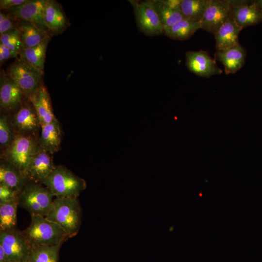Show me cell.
Masks as SVG:
<instances>
[{"instance_id":"83f0119b","label":"cell","mask_w":262,"mask_h":262,"mask_svg":"<svg viewBox=\"0 0 262 262\" xmlns=\"http://www.w3.org/2000/svg\"><path fill=\"white\" fill-rule=\"evenodd\" d=\"M209 0H181L180 10L186 18L200 22Z\"/></svg>"},{"instance_id":"484cf974","label":"cell","mask_w":262,"mask_h":262,"mask_svg":"<svg viewBox=\"0 0 262 262\" xmlns=\"http://www.w3.org/2000/svg\"><path fill=\"white\" fill-rule=\"evenodd\" d=\"M18 198L0 202V230L16 228Z\"/></svg>"},{"instance_id":"1f68e13d","label":"cell","mask_w":262,"mask_h":262,"mask_svg":"<svg viewBox=\"0 0 262 262\" xmlns=\"http://www.w3.org/2000/svg\"><path fill=\"white\" fill-rule=\"evenodd\" d=\"M16 29L13 22L12 18L9 16L1 12L0 13V35Z\"/></svg>"},{"instance_id":"2e32d148","label":"cell","mask_w":262,"mask_h":262,"mask_svg":"<svg viewBox=\"0 0 262 262\" xmlns=\"http://www.w3.org/2000/svg\"><path fill=\"white\" fill-rule=\"evenodd\" d=\"M23 93L16 84L1 72L0 85V106L4 111H10L18 106Z\"/></svg>"},{"instance_id":"5bb4252c","label":"cell","mask_w":262,"mask_h":262,"mask_svg":"<svg viewBox=\"0 0 262 262\" xmlns=\"http://www.w3.org/2000/svg\"><path fill=\"white\" fill-rule=\"evenodd\" d=\"M13 124L20 134L29 136L35 133L41 127L39 117L30 101L20 107L14 116Z\"/></svg>"},{"instance_id":"30bf717a","label":"cell","mask_w":262,"mask_h":262,"mask_svg":"<svg viewBox=\"0 0 262 262\" xmlns=\"http://www.w3.org/2000/svg\"><path fill=\"white\" fill-rule=\"evenodd\" d=\"M230 14L242 29L262 21V11L254 1L230 0Z\"/></svg>"},{"instance_id":"cb8c5ba5","label":"cell","mask_w":262,"mask_h":262,"mask_svg":"<svg viewBox=\"0 0 262 262\" xmlns=\"http://www.w3.org/2000/svg\"><path fill=\"white\" fill-rule=\"evenodd\" d=\"M23 48L35 46L41 43L49 35L44 28L27 22L21 24L18 28Z\"/></svg>"},{"instance_id":"9c48e42d","label":"cell","mask_w":262,"mask_h":262,"mask_svg":"<svg viewBox=\"0 0 262 262\" xmlns=\"http://www.w3.org/2000/svg\"><path fill=\"white\" fill-rule=\"evenodd\" d=\"M230 0H209L201 29L214 34L230 15Z\"/></svg>"},{"instance_id":"7a4b0ae2","label":"cell","mask_w":262,"mask_h":262,"mask_svg":"<svg viewBox=\"0 0 262 262\" xmlns=\"http://www.w3.org/2000/svg\"><path fill=\"white\" fill-rule=\"evenodd\" d=\"M46 217L59 225L69 238L76 236L80 229L82 218L78 198L56 197Z\"/></svg>"},{"instance_id":"8992f818","label":"cell","mask_w":262,"mask_h":262,"mask_svg":"<svg viewBox=\"0 0 262 262\" xmlns=\"http://www.w3.org/2000/svg\"><path fill=\"white\" fill-rule=\"evenodd\" d=\"M43 74L20 57L9 66L7 75L29 97L41 86Z\"/></svg>"},{"instance_id":"3957f363","label":"cell","mask_w":262,"mask_h":262,"mask_svg":"<svg viewBox=\"0 0 262 262\" xmlns=\"http://www.w3.org/2000/svg\"><path fill=\"white\" fill-rule=\"evenodd\" d=\"M40 183L56 197L78 198L86 187L84 179L62 165L56 166L51 173Z\"/></svg>"},{"instance_id":"5b68a950","label":"cell","mask_w":262,"mask_h":262,"mask_svg":"<svg viewBox=\"0 0 262 262\" xmlns=\"http://www.w3.org/2000/svg\"><path fill=\"white\" fill-rule=\"evenodd\" d=\"M40 148L38 141L32 136L19 134L14 136L12 143L6 149L5 160L26 176V171L32 159Z\"/></svg>"},{"instance_id":"277c9868","label":"cell","mask_w":262,"mask_h":262,"mask_svg":"<svg viewBox=\"0 0 262 262\" xmlns=\"http://www.w3.org/2000/svg\"><path fill=\"white\" fill-rule=\"evenodd\" d=\"M40 182L29 180L18 196V206L31 215L46 217L52 206L54 196Z\"/></svg>"},{"instance_id":"6da1fadb","label":"cell","mask_w":262,"mask_h":262,"mask_svg":"<svg viewBox=\"0 0 262 262\" xmlns=\"http://www.w3.org/2000/svg\"><path fill=\"white\" fill-rule=\"evenodd\" d=\"M22 233L31 248L63 244L69 238L59 225L38 215H31L30 225Z\"/></svg>"},{"instance_id":"8fae6325","label":"cell","mask_w":262,"mask_h":262,"mask_svg":"<svg viewBox=\"0 0 262 262\" xmlns=\"http://www.w3.org/2000/svg\"><path fill=\"white\" fill-rule=\"evenodd\" d=\"M185 55L187 68L198 76L210 77L222 73V69L217 66L215 59L205 51H188Z\"/></svg>"},{"instance_id":"603a6c76","label":"cell","mask_w":262,"mask_h":262,"mask_svg":"<svg viewBox=\"0 0 262 262\" xmlns=\"http://www.w3.org/2000/svg\"><path fill=\"white\" fill-rule=\"evenodd\" d=\"M199 29H201L199 22L184 17L170 27L164 29V33L172 39L185 40L189 39Z\"/></svg>"},{"instance_id":"4dcf8cb0","label":"cell","mask_w":262,"mask_h":262,"mask_svg":"<svg viewBox=\"0 0 262 262\" xmlns=\"http://www.w3.org/2000/svg\"><path fill=\"white\" fill-rule=\"evenodd\" d=\"M19 195L10 187L0 183V202L18 198Z\"/></svg>"},{"instance_id":"f1b7e54d","label":"cell","mask_w":262,"mask_h":262,"mask_svg":"<svg viewBox=\"0 0 262 262\" xmlns=\"http://www.w3.org/2000/svg\"><path fill=\"white\" fill-rule=\"evenodd\" d=\"M0 43L7 47L12 52L13 57L16 58L23 49L19 32L17 29L8 31L0 36Z\"/></svg>"},{"instance_id":"d6a6232c","label":"cell","mask_w":262,"mask_h":262,"mask_svg":"<svg viewBox=\"0 0 262 262\" xmlns=\"http://www.w3.org/2000/svg\"><path fill=\"white\" fill-rule=\"evenodd\" d=\"M26 0H0V9H9L19 6L26 2Z\"/></svg>"},{"instance_id":"836d02e7","label":"cell","mask_w":262,"mask_h":262,"mask_svg":"<svg viewBox=\"0 0 262 262\" xmlns=\"http://www.w3.org/2000/svg\"><path fill=\"white\" fill-rule=\"evenodd\" d=\"M13 57L11 51L6 46L0 43V63L1 65L9 58Z\"/></svg>"},{"instance_id":"52a82bcc","label":"cell","mask_w":262,"mask_h":262,"mask_svg":"<svg viewBox=\"0 0 262 262\" xmlns=\"http://www.w3.org/2000/svg\"><path fill=\"white\" fill-rule=\"evenodd\" d=\"M136 22L139 30L148 36L164 33V27L155 9L152 0H131Z\"/></svg>"},{"instance_id":"44dd1931","label":"cell","mask_w":262,"mask_h":262,"mask_svg":"<svg viewBox=\"0 0 262 262\" xmlns=\"http://www.w3.org/2000/svg\"><path fill=\"white\" fill-rule=\"evenodd\" d=\"M27 176L6 160L0 164V183L5 184L20 194L29 181Z\"/></svg>"},{"instance_id":"d6986e66","label":"cell","mask_w":262,"mask_h":262,"mask_svg":"<svg viewBox=\"0 0 262 262\" xmlns=\"http://www.w3.org/2000/svg\"><path fill=\"white\" fill-rule=\"evenodd\" d=\"M242 30L230 14L214 34L217 50L226 49L239 44L238 37Z\"/></svg>"},{"instance_id":"9a60e30c","label":"cell","mask_w":262,"mask_h":262,"mask_svg":"<svg viewBox=\"0 0 262 262\" xmlns=\"http://www.w3.org/2000/svg\"><path fill=\"white\" fill-rule=\"evenodd\" d=\"M246 56V51L240 44L217 50L214 54L215 59L223 64L227 74L235 73L241 69L245 63Z\"/></svg>"},{"instance_id":"7c38bea8","label":"cell","mask_w":262,"mask_h":262,"mask_svg":"<svg viewBox=\"0 0 262 262\" xmlns=\"http://www.w3.org/2000/svg\"><path fill=\"white\" fill-rule=\"evenodd\" d=\"M55 167L51 154L40 148L32 159L26 176L30 180L41 182L51 173Z\"/></svg>"},{"instance_id":"ffe728a7","label":"cell","mask_w":262,"mask_h":262,"mask_svg":"<svg viewBox=\"0 0 262 262\" xmlns=\"http://www.w3.org/2000/svg\"><path fill=\"white\" fill-rule=\"evenodd\" d=\"M41 132L38 141L40 147L52 154L57 152L61 142V130L58 120L54 119L50 123L41 126Z\"/></svg>"},{"instance_id":"d590c367","label":"cell","mask_w":262,"mask_h":262,"mask_svg":"<svg viewBox=\"0 0 262 262\" xmlns=\"http://www.w3.org/2000/svg\"><path fill=\"white\" fill-rule=\"evenodd\" d=\"M256 5L262 11V0L254 1Z\"/></svg>"},{"instance_id":"ba28073f","label":"cell","mask_w":262,"mask_h":262,"mask_svg":"<svg viewBox=\"0 0 262 262\" xmlns=\"http://www.w3.org/2000/svg\"><path fill=\"white\" fill-rule=\"evenodd\" d=\"M0 246L10 262H29L31 248L22 231L17 229L0 230Z\"/></svg>"},{"instance_id":"d4e9b609","label":"cell","mask_w":262,"mask_h":262,"mask_svg":"<svg viewBox=\"0 0 262 262\" xmlns=\"http://www.w3.org/2000/svg\"><path fill=\"white\" fill-rule=\"evenodd\" d=\"M50 37L48 35L39 44L29 48H24L21 50L20 57L36 68L44 72L46 52Z\"/></svg>"},{"instance_id":"f546056e","label":"cell","mask_w":262,"mask_h":262,"mask_svg":"<svg viewBox=\"0 0 262 262\" xmlns=\"http://www.w3.org/2000/svg\"><path fill=\"white\" fill-rule=\"evenodd\" d=\"M14 138L6 116L1 115L0 117V146L6 149L11 145Z\"/></svg>"},{"instance_id":"e575fe53","label":"cell","mask_w":262,"mask_h":262,"mask_svg":"<svg viewBox=\"0 0 262 262\" xmlns=\"http://www.w3.org/2000/svg\"><path fill=\"white\" fill-rule=\"evenodd\" d=\"M0 262H10L2 247L0 246Z\"/></svg>"},{"instance_id":"e0dca14e","label":"cell","mask_w":262,"mask_h":262,"mask_svg":"<svg viewBox=\"0 0 262 262\" xmlns=\"http://www.w3.org/2000/svg\"><path fill=\"white\" fill-rule=\"evenodd\" d=\"M28 98L37 113L41 126L50 123L56 118L49 94L44 85L41 84Z\"/></svg>"},{"instance_id":"4316f807","label":"cell","mask_w":262,"mask_h":262,"mask_svg":"<svg viewBox=\"0 0 262 262\" xmlns=\"http://www.w3.org/2000/svg\"><path fill=\"white\" fill-rule=\"evenodd\" d=\"M62 244L31 248L29 262H58L59 251Z\"/></svg>"},{"instance_id":"ac0fdd59","label":"cell","mask_w":262,"mask_h":262,"mask_svg":"<svg viewBox=\"0 0 262 262\" xmlns=\"http://www.w3.org/2000/svg\"><path fill=\"white\" fill-rule=\"evenodd\" d=\"M181 0H152L164 30L170 27L185 17L182 14Z\"/></svg>"},{"instance_id":"7402d4cb","label":"cell","mask_w":262,"mask_h":262,"mask_svg":"<svg viewBox=\"0 0 262 262\" xmlns=\"http://www.w3.org/2000/svg\"><path fill=\"white\" fill-rule=\"evenodd\" d=\"M44 20L46 27L54 34L62 33L67 25L65 14L57 2L53 0H46Z\"/></svg>"},{"instance_id":"4fadbf2b","label":"cell","mask_w":262,"mask_h":262,"mask_svg":"<svg viewBox=\"0 0 262 262\" xmlns=\"http://www.w3.org/2000/svg\"><path fill=\"white\" fill-rule=\"evenodd\" d=\"M46 2V0H27L10 10L15 17L44 28V9Z\"/></svg>"}]
</instances>
